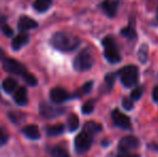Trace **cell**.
<instances>
[{"label": "cell", "mask_w": 158, "mask_h": 157, "mask_svg": "<svg viewBox=\"0 0 158 157\" xmlns=\"http://www.w3.org/2000/svg\"><path fill=\"white\" fill-rule=\"evenodd\" d=\"M148 48L146 44H143V45L140 48L139 50V58H140V61L142 63H146L148 60Z\"/></svg>", "instance_id": "22"}, {"label": "cell", "mask_w": 158, "mask_h": 157, "mask_svg": "<svg viewBox=\"0 0 158 157\" xmlns=\"http://www.w3.org/2000/svg\"><path fill=\"white\" fill-rule=\"evenodd\" d=\"M9 118H11V121H12L13 123L19 124V121L24 118V115L22 114V112H10V114H9Z\"/></svg>", "instance_id": "28"}, {"label": "cell", "mask_w": 158, "mask_h": 157, "mask_svg": "<svg viewBox=\"0 0 158 157\" xmlns=\"http://www.w3.org/2000/svg\"><path fill=\"white\" fill-rule=\"evenodd\" d=\"M14 101L19 105H26L28 102V93L27 88L21 86L14 93Z\"/></svg>", "instance_id": "12"}, {"label": "cell", "mask_w": 158, "mask_h": 157, "mask_svg": "<svg viewBox=\"0 0 158 157\" xmlns=\"http://www.w3.org/2000/svg\"><path fill=\"white\" fill-rule=\"evenodd\" d=\"M48 152L52 157H70L68 152L60 147H52L48 150Z\"/></svg>", "instance_id": "19"}, {"label": "cell", "mask_w": 158, "mask_h": 157, "mask_svg": "<svg viewBox=\"0 0 158 157\" xmlns=\"http://www.w3.org/2000/svg\"><path fill=\"white\" fill-rule=\"evenodd\" d=\"M104 81H106V86H108V88L109 89H111L115 83V74L114 73H108L106 76V78H104Z\"/></svg>", "instance_id": "27"}, {"label": "cell", "mask_w": 158, "mask_h": 157, "mask_svg": "<svg viewBox=\"0 0 158 157\" xmlns=\"http://www.w3.org/2000/svg\"><path fill=\"white\" fill-rule=\"evenodd\" d=\"M9 141V134L3 127H0V147L6 144Z\"/></svg>", "instance_id": "25"}, {"label": "cell", "mask_w": 158, "mask_h": 157, "mask_svg": "<svg viewBox=\"0 0 158 157\" xmlns=\"http://www.w3.org/2000/svg\"><path fill=\"white\" fill-rule=\"evenodd\" d=\"M121 82L125 87H132L135 85L139 79V70L135 66L128 65L122 68L118 72Z\"/></svg>", "instance_id": "4"}, {"label": "cell", "mask_w": 158, "mask_h": 157, "mask_svg": "<svg viewBox=\"0 0 158 157\" xmlns=\"http://www.w3.org/2000/svg\"><path fill=\"white\" fill-rule=\"evenodd\" d=\"M153 99L155 101H158V85L155 86L154 90H153Z\"/></svg>", "instance_id": "34"}, {"label": "cell", "mask_w": 158, "mask_h": 157, "mask_svg": "<svg viewBox=\"0 0 158 157\" xmlns=\"http://www.w3.org/2000/svg\"><path fill=\"white\" fill-rule=\"evenodd\" d=\"M94 108H95L94 101L93 100L87 101V102L82 107V112H83L84 114H90L93 111H94Z\"/></svg>", "instance_id": "26"}, {"label": "cell", "mask_w": 158, "mask_h": 157, "mask_svg": "<svg viewBox=\"0 0 158 157\" xmlns=\"http://www.w3.org/2000/svg\"><path fill=\"white\" fill-rule=\"evenodd\" d=\"M142 94H143V87L138 86V87H135V89L131 92L130 98L132 99V100H139V99L141 98Z\"/></svg>", "instance_id": "24"}, {"label": "cell", "mask_w": 158, "mask_h": 157, "mask_svg": "<svg viewBox=\"0 0 158 157\" xmlns=\"http://www.w3.org/2000/svg\"><path fill=\"white\" fill-rule=\"evenodd\" d=\"M2 87H3V89L6 90V93L11 94V93L15 92V90L19 88L17 87V81L13 78H6L3 81V83H2Z\"/></svg>", "instance_id": "17"}, {"label": "cell", "mask_w": 158, "mask_h": 157, "mask_svg": "<svg viewBox=\"0 0 158 157\" xmlns=\"http://www.w3.org/2000/svg\"><path fill=\"white\" fill-rule=\"evenodd\" d=\"M66 109L64 108H60L58 105H48V103H41L39 107V112L40 115L43 116L45 118H54L57 116L61 115L64 113Z\"/></svg>", "instance_id": "7"}, {"label": "cell", "mask_w": 158, "mask_h": 157, "mask_svg": "<svg viewBox=\"0 0 158 157\" xmlns=\"http://www.w3.org/2000/svg\"><path fill=\"white\" fill-rule=\"evenodd\" d=\"M102 45L104 48V57L110 64H117L121 61L122 56L119 50L116 45V42L111 37H106L102 40Z\"/></svg>", "instance_id": "2"}, {"label": "cell", "mask_w": 158, "mask_h": 157, "mask_svg": "<svg viewBox=\"0 0 158 157\" xmlns=\"http://www.w3.org/2000/svg\"><path fill=\"white\" fill-rule=\"evenodd\" d=\"M2 67H3L4 71L9 72V73L15 74V76H19L22 78H25L26 74L28 73L26 67L21 64L19 60L13 58H6L3 59V63H2Z\"/></svg>", "instance_id": "6"}, {"label": "cell", "mask_w": 158, "mask_h": 157, "mask_svg": "<svg viewBox=\"0 0 158 157\" xmlns=\"http://www.w3.org/2000/svg\"><path fill=\"white\" fill-rule=\"evenodd\" d=\"M123 107L125 108L126 110H131L133 109V100L130 98V97H126V98L123 99Z\"/></svg>", "instance_id": "30"}, {"label": "cell", "mask_w": 158, "mask_h": 157, "mask_svg": "<svg viewBox=\"0 0 158 157\" xmlns=\"http://www.w3.org/2000/svg\"><path fill=\"white\" fill-rule=\"evenodd\" d=\"M52 6V0H35L32 6L38 12H45Z\"/></svg>", "instance_id": "16"}, {"label": "cell", "mask_w": 158, "mask_h": 157, "mask_svg": "<svg viewBox=\"0 0 158 157\" xmlns=\"http://www.w3.org/2000/svg\"><path fill=\"white\" fill-rule=\"evenodd\" d=\"M3 56H4V52L1 50V48H0V59L3 58Z\"/></svg>", "instance_id": "35"}, {"label": "cell", "mask_w": 158, "mask_h": 157, "mask_svg": "<svg viewBox=\"0 0 158 157\" xmlns=\"http://www.w3.org/2000/svg\"><path fill=\"white\" fill-rule=\"evenodd\" d=\"M80 121L75 114H70L68 118V128L70 131H74L79 128Z\"/></svg>", "instance_id": "21"}, {"label": "cell", "mask_w": 158, "mask_h": 157, "mask_svg": "<svg viewBox=\"0 0 158 157\" xmlns=\"http://www.w3.org/2000/svg\"><path fill=\"white\" fill-rule=\"evenodd\" d=\"M93 88V82H87V83H85L83 86L81 87V92H80V94H88V93H90V90H92Z\"/></svg>", "instance_id": "31"}, {"label": "cell", "mask_w": 158, "mask_h": 157, "mask_svg": "<svg viewBox=\"0 0 158 157\" xmlns=\"http://www.w3.org/2000/svg\"><path fill=\"white\" fill-rule=\"evenodd\" d=\"M83 129L88 132H90L92 134H96L97 132H99L100 130H101V126H100L99 124L95 123L94 121H89L84 125Z\"/></svg>", "instance_id": "20"}, {"label": "cell", "mask_w": 158, "mask_h": 157, "mask_svg": "<svg viewBox=\"0 0 158 157\" xmlns=\"http://www.w3.org/2000/svg\"><path fill=\"white\" fill-rule=\"evenodd\" d=\"M64 131V126L63 124H57V125L48 126L46 127V134L48 136H58Z\"/></svg>", "instance_id": "18"}, {"label": "cell", "mask_w": 158, "mask_h": 157, "mask_svg": "<svg viewBox=\"0 0 158 157\" xmlns=\"http://www.w3.org/2000/svg\"><path fill=\"white\" fill-rule=\"evenodd\" d=\"M117 157H140L138 154H132L131 152H119Z\"/></svg>", "instance_id": "33"}, {"label": "cell", "mask_w": 158, "mask_h": 157, "mask_svg": "<svg viewBox=\"0 0 158 157\" xmlns=\"http://www.w3.org/2000/svg\"><path fill=\"white\" fill-rule=\"evenodd\" d=\"M28 40H29V36H28L27 34H25V32H24V34H19V36H16L12 40V44H11L12 50L19 51V48H22L26 43H27Z\"/></svg>", "instance_id": "14"}, {"label": "cell", "mask_w": 158, "mask_h": 157, "mask_svg": "<svg viewBox=\"0 0 158 157\" xmlns=\"http://www.w3.org/2000/svg\"><path fill=\"white\" fill-rule=\"evenodd\" d=\"M140 142L135 137L133 136H126L119 141L118 150L119 152H131L135 151L139 147Z\"/></svg>", "instance_id": "8"}, {"label": "cell", "mask_w": 158, "mask_h": 157, "mask_svg": "<svg viewBox=\"0 0 158 157\" xmlns=\"http://www.w3.org/2000/svg\"><path fill=\"white\" fill-rule=\"evenodd\" d=\"M17 26H19V29L21 30V31H27V30L37 28L38 23L35 19H30L29 16H22L21 19H19Z\"/></svg>", "instance_id": "11"}, {"label": "cell", "mask_w": 158, "mask_h": 157, "mask_svg": "<svg viewBox=\"0 0 158 157\" xmlns=\"http://www.w3.org/2000/svg\"><path fill=\"white\" fill-rule=\"evenodd\" d=\"M93 137L94 134H92L90 132L86 131L83 129V131L80 132L74 140V147L77 154H84L90 149L93 144Z\"/></svg>", "instance_id": "5"}, {"label": "cell", "mask_w": 158, "mask_h": 157, "mask_svg": "<svg viewBox=\"0 0 158 157\" xmlns=\"http://www.w3.org/2000/svg\"><path fill=\"white\" fill-rule=\"evenodd\" d=\"M50 96L51 100L54 103H57V105H60V103L64 102L70 98V94L61 87H54L50 92Z\"/></svg>", "instance_id": "10"}, {"label": "cell", "mask_w": 158, "mask_h": 157, "mask_svg": "<svg viewBox=\"0 0 158 157\" xmlns=\"http://www.w3.org/2000/svg\"><path fill=\"white\" fill-rule=\"evenodd\" d=\"M121 34L123 35L124 37H126V38H129V39L135 38V27H133V26H131V25H129L128 27L124 28V29L122 30Z\"/></svg>", "instance_id": "23"}, {"label": "cell", "mask_w": 158, "mask_h": 157, "mask_svg": "<svg viewBox=\"0 0 158 157\" xmlns=\"http://www.w3.org/2000/svg\"><path fill=\"white\" fill-rule=\"evenodd\" d=\"M112 119L113 123L119 128H123V129H130L131 128V122L130 118L124 113H122L119 110L115 109L112 112Z\"/></svg>", "instance_id": "9"}, {"label": "cell", "mask_w": 158, "mask_h": 157, "mask_svg": "<svg viewBox=\"0 0 158 157\" xmlns=\"http://www.w3.org/2000/svg\"><path fill=\"white\" fill-rule=\"evenodd\" d=\"M156 17H157V22H158V8H157V13H156Z\"/></svg>", "instance_id": "36"}, {"label": "cell", "mask_w": 158, "mask_h": 157, "mask_svg": "<svg viewBox=\"0 0 158 157\" xmlns=\"http://www.w3.org/2000/svg\"><path fill=\"white\" fill-rule=\"evenodd\" d=\"M2 31H3V34L6 35V37H11L13 35L12 28H11L10 26H8V25H3V26H2Z\"/></svg>", "instance_id": "32"}, {"label": "cell", "mask_w": 158, "mask_h": 157, "mask_svg": "<svg viewBox=\"0 0 158 157\" xmlns=\"http://www.w3.org/2000/svg\"><path fill=\"white\" fill-rule=\"evenodd\" d=\"M117 6L118 4H117V1H115V0H104L101 4V8L109 17H113L116 14Z\"/></svg>", "instance_id": "13"}, {"label": "cell", "mask_w": 158, "mask_h": 157, "mask_svg": "<svg viewBox=\"0 0 158 157\" xmlns=\"http://www.w3.org/2000/svg\"><path fill=\"white\" fill-rule=\"evenodd\" d=\"M93 65H94V57L87 48L81 51L73 60V68L79 72L87 71L93 67Z\"/></svg>", "instance_id": "3"}, {"label": "cell", "mask_w": 158, "mask_h": 157, "mask_svg": "<svg viewBox=\"0 0 158 157\" xmlns=\"http://www.w3.org/2000/svg\"><path fill=\"white\" fill-rule=\"evenodd\" d=\"M23 134H25L27 138L31 139V140H38L40 138V130L37 125H27L23 128Z\"/></svg>", "instance_id": "15"}, {"label": "cell", "mask_w": 158, "mask_h": 157, "mask_svg": "<svg viewBox=\"0 0 158 157\" xmlns=\"http://www.w3.org/2000/svg\"><path fill=\"white\" fill-rule=\"evenodd\" d=\"M24 80H25L26 83L29 84L30 86H35V85L38 84V80H37V78H35V76H33L32 73H29V72H28V73L26 74V76L24 78Z\"/></svg>", "instance_id": "29"}, {"label": "cell", "mask_w": 158, "mask_h": 157, "mask_svg": "<svg viewBox=\"0 0 158 157\" xmlns=\"http://www.w3.org/2000/svg\"><path fill=\"white\" fill-rule=\"evenodd\" d=\"M80 39L75 35L66 31H58L53 35L51 43L56 50L61 52H72L79 48Z\"/></svg>", "instance_id": "1"}]
</instances>
